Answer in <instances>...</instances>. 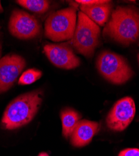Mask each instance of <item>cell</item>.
<instances>
[{"label":"cell","mask_w":139,"mask_h":156,"mask_svg":"<svg viewBox=\"0 0 139 156\" xmlns=\"http://www.w3.org/2000/svg\"><path fill=\"white\" fill-rule=\"evenodd\" d=\"M104 34L125 46L135 43L139 37V11L133 6L116 8Z\"/></svg>","instance_id":"cell-1"},{"label":"cell","mask_w":139,"mask_h":156,"mask_svg":"<svg viewBox=\"0 0 139 156\" xmlns=\"http://www.w3.org/2000/svg\"><path fill=\"white\" fill-rule=\"evenodd\" d=\"M42 102V93L35 90L19 96L6 108L2 120L5 129H16L28 124L34 118Z\"/></svg>","instance_id":"cell-2"},{"label":"cell","mask_w":139,"mask_h":156,"mask_svg":"<svg viewBox=\"0 0 139 156\" xmlns=\"http://www.w3.org/2000/svg\"><path fill=\"white\" fill-rule=\"evenodd\" d=\"M100 33L99 26L79 11L71 44L78 53L87 58H92L100 44Z\"/></svg>","instance_id":"cell-3"},{"label":"cell","mask_w":139,"mask_h":156,"mask_svg":"<svg viewBox=\"0 0 139 156\" xmlns=\"http://www.w3.org/2000/svg\"><path fill=\"white\" fill-rule=\"evenodd\" d=\"M77 26V11L73 7L62 9L50 15L45 24V36L55 42L71 40Z\"/></svg>","instance_id":"cell-4"},{"label":"cell","mask_w":139,"mask_h":156,"mask_svg":"<svg viewBox=\"0 0 139 156\" xmlns=\"http://www.w3.org/2000/svg\"><path fill=\"white\" fill-rule=\"evenodd\" d=\"M97 68L105 80L115 84H123L134 75L127 60L109 51H104L98 55Z\"/></svg>","instance_id":"cell-5"},{"label":"cell","mask_w":139,"mask_h":156,"mask_svg":"<svg viewBox=\"0 0 139 156\" xmlns=\"http://www.w3.org/2000/svg\"><path fill=\"white\" fill-rule=\"evenodd\" d=\"M8 28L13 36L20 40L34 38L38 36L41 31L39 22L35 16L19 9L13 11Z\"/></svg>","instance_id":"cell-6"},{"label":"cell","mask_w":139,"mask_h":156,"mask_svg":"<svg viewBox=\"0 0 139 156\" xmlns=\"http://www.w3.org/2000/svg\"><path fill=\"white\" fill-rule=\"evenodd\" d=\"M136 108L134 101L130 97L118 101L107 117V125L115 131H123L134 119Z\"/></svg>","instance_id":"cell-7"},{"label":"cell","mask_w":139,"mask_h":156,"mask_svg":"<svg viewBox=\"0 0 139 156\" xmlns=\"http://www.w3.org/2000/svg\"><path fill=\"white\" fill-rule=\"evenodd\" d=\"M26 66L23 58L8 55L0 59V94L12 87Z\"/></svg>","instance_id":"cell-8"},{"label":"cell","mask_w":139,"mask_h":156,"mask_svg":"<svg viewBox=\"0 0 139 156\" xmlns=\"http://www.w3.org/2000/svg\"><path fill=\"white\" fill-rule=\"evenodd\" d=\"M43 50L49 61L58 68L71 69L80 66V59L67 43L47 44Z\"/></svg>","instance_id":"cell-9"},{"label":"cell","mask_w":139,"mask_h":156,"mask_svg":"<svg viewBox=\"0 0 139 156\" xmlns=\"http://www.w3.org/2000/svg\"><path fill=\"white\" fill-rule=\"evenodd\" d=\"M99 124L88 120L79 121L71 136V143L75 147H81L89 144L98 132Z\"/></svg>","instance_id":"cell-10"},{"label":"cell","mask_w":139,"mask_h":156,"mask_svg":"<svg viewBox=\"0 0 139 156\" xmlns=\"http://www.w3.org/2000/svg\"><path fill=\"white\" fill-rule=\"evenodd\" d=\"M80 8V11L97 24L104 27L108 20L112 5L110 1H104L97 4L81 5Z\"/></svg>","instance_id":"cell-11"},{"label":"cell","mask_w":139,"mask_h":156,"mask_svg":"<svg viewBox=\"0 0 139 156\" xmlns=\"http://www.w3.org/2000/svg\"><path fill=\"white\" fill-rule=\"evenodd\" d=\"M80 118V115L77 111L70 108L65 109L61 112L63 135L65 138L71 137Z\"/></svg>","instance_id":"cell-12"},{"label":"cell","mask_w":139,"mask_h":156,"mask_svg":"<svg viewBox=\"0 0 139 156\" xmlns=\"http://www.w3.org/2000/svg\"><path fill=\"white\" fill-rule=\"evenodd\" d=\"M16 3L28 10L42 14L49 8V2L45 0H18Z\"/></svg>","instance_id":"cell-13"},{"label":"cell","mask_w":139,"mask_h":156,"mask_svg":"<svg viewBox=\"0 0 139 156\" xmlns=\"http://www.w3.org/2000/svg\"><path fill=\"white\" fill-rule=\"evenodd\" d=\"M42 76V73L41 71L36 69H29L21 75L18 83L21 85L31 84L38 80Z\"/></svg>","instance_id":"cell-14"},{"label":"cell","mask_w":139,"mask_h":156,"mask_svg":"<svg viewBox=\"0 0 139 156\" xmlns=\"http://www.w3.org/2000/svg\"><path fill=\"white\" fill-rule=\"evenodd\" d=\"M119 156H139V149L128 148L120 152Z\"/></svg>","instance_id":"cell-15"},{"label":"cell","mask_w":139,"mask_h":156,"mask_svg":"<svg viewBox=\"0 0 139 156\" xmlns=\"http://www.w3.org/2000/svg\"><path fill=\"white\" fill-rule=\"evenodd\" d=\"M104 2V0H78V1H76V2L81 5H92Z\"/></svg>","instance_id":"cell-16"},{"label":"cell","mask_w":139,"mask_h":156,"mask_svg":"<svg viewBox=\"0 0 139 156\" xmlns=\"http://www.w3.org/2000/svg\"><path fill=\"white\" fill-rule=\"evenodd\" d=\"M0 30H1V27H0ZM2 33H1V30H0V49H2Z\"/></svg>","instance_id":"cell-17"},{"label":"cell","mask_w":139,"mask_h":156,"mask_svg":"<svg viewBox=\"0 0 139 156\" xmlns=\"http://www.w3.org/2000/svg\"><path fill=\"white\" fill-rule=\"evenodd\" d=\"M38 156H49V155L45 152H42L38 155Z\"/></svg>","instance_id":"cell-18"},{"label":"cell","mask_w":139,"mask_h":156,"mask_svg":"<svg viewBox=\"0 0 139 156\" xmlns=\"http://www.w3.org/2000/svg\"><path fill=\"white\" fill-rule=\"evenodd\" d=\"M3 11V8H2V4H1V2H0V12H2Z\"/></svg>","instance_id":"cell-19"},{"label":"cell","mask_w":139,"mask_h":156,"mask_svg":"<svg viewBox=\"0 0 139 156\" xmlns=\"http://www.w3.org/2000/svg\"><path fill=\"white\" fill-rule=\"evenodd\" d=\"M1 55H2V51H1V49H0V57H1Z\"/></svg>","instance_id":"cell-20"},{"label":"cell","mask_w":139,"mask_h":156,"mask_svg":"<svg viewBox=\"0 0 139 156\" xmlns=\"http://www.w3.org/2000/svg\"><path fill=\"white\" fill-rule=\"evenodd\" d=\"M138 62H139V54L138 55Z\"/></svg>","instance_id":"cell-21"},{"label":"cell","mask_w":139,"mask_h":156,"mask_svg":"<svg viewBox=\"0 0 139 156\" xmlns=\"http://www.w3.org/2000/svg\"><path fill=\"white\" fill-rule=\"evenodd\" d=\"M138 46H139V43H138Z\"/></svg>","instance_id":"cell-22"}]
</instances>
